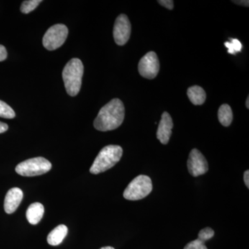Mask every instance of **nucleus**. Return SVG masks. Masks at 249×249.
<instances>
[{"label":"nucleus","mask_w":249,"mask_h":249,"mask_svg":"<svg viewBox=\"0 0 249 249\" xmlns=\"http://www.w3.org/2000/svg\"><path fill=\"white\" fill-rule=\"evenodd\" d=\"M124 107L119 98H114L103 106L93 122L95 128L101 132L114 130L124 122Z\"/></svg>","instance_id":"f257e3e1"},{"label":"nucleus","mask_w":249,"mask_h":249,"mask_svg":"<svg viewBox=\"0 0 249 249\" xmlns=\"http://www.w3.org/2000/svg\"><path fill=\"white\" fill-rule=\"evenodd\" d=\"M84 67L78 58L71 59L67 62L62 71V78L67 93L75 96L79 93L82 85Z\"/></svg>","instance_id":"f03ea898"},{"label":"nucleus","mask_w":249,"mask_h":249,"mask_svg":"<svg viewBox=\"0 0 249 249\" xmlns=\"http://www.w3.org/2000/svg\"><path fill=\"white\" fill-rule=\"evenodd\" d=\"M122 155L123 149L119 145H109L103 147L90 168V173L98 175L107 171L121 160Z\"/></svg>","instance_id":"7ed1b4c3"},{"label":"nucleus","mask_w":249,"mask_h":249,"mask_svg":"<svg viewBox=\"0 0 249 249\" xmlns=\"http://www.w3.org/2000/svg\"><path fill=\"white\" fill-rule=\"evenodd\" d=\"M152 188L150 178L147 175H139L129 183L124 191V196L127 200H140L146 197L151 193Z\"/></svg>","instance_id":"20e7f679"},{"label":"nucleus","mask_w":249,"mask_h":249,"mask_svg":"<svg viewBox=\"0 0 249 249\" xmlns=\"http://www.w3.org/2000/svg\"><path fill=\"white\" fill-rule=\"evenodd\" d=\"M52 165L43 157H36L21 162L16 166V171L23 177H35L48 173Z\"/></svg>","instance_id":"39448f33"},{"label":"nucleus","mask_w":249,"mask_h":249,"mask_svg":"<svg viewBox=\"0 0 249 249\" xmlns=\"http://www.w3.org/2000/svg\"><path fill=\"white\" fill-rule=\"evenodd\" d=\"M68 29L65 24L52 26L44 36L42 43L47 50L53 51L61 47L68 36Z\"/></svg>","instance_id":"423d86ee"},{"label":"nucleus","mask_w":249,"mask_h":249,"mask_svg":"<svg viewBox=\"0 0 249 249\" xmlns=\"http://www.w3.org/2000/svg\"><path fill=\"white\" fill-rule=\"evenodd\" d=\"M160 69V61L155 52H148L139 61V73L147 79L155 78L158 74Z\"/></svg>","instance_id":"0eeeda50"},{"label":"nucleus","mask_w":249,"mask_h":249,"mask_svg":"<svg viewBox=\"0 0 249 249\" xmlns=\"http://www.w3.org/2000/svg\"><path fill=\"white\" fill-rule=\"evenodd\" d=\"M188 171L193 177L204 175L209 170V164L202 153L197 149H193L190 152L188 162Z\"/></svg>","instance_id":"6e6552de"},{"label":"nucleus","mask_w":249,"mask_h":249,"mask_svg":"<svg viewBox=\"0 0 249 249\" xmlns=\"http://www.w3.org/2000/svg\"><path fill=\"white\" fill-rule=\"evenodd\" d=\"M131 34V24L128 18L124 14H121L116 18L114 23L113 35L118 45L123 46L127 43Z\"/></svg>","instance_id":"1a4fd4ad"},{"label":"nucleus","mask_w":249,"mask_h":249,"mask_svg":"<svg viewBox=\"0 0 249 249\" xmlns=\"http://www.w3.org/2000/svg\"><path fill=\"white\" fill-rule=\"evenodd\" d=\"M173 127V119L168 112L165 111L161 116L158 129H157V137L162 144L168 143L169 142Z\"/></svg>","instance_id":"9d476101"},{"label":"nucleus","mask_w":249,"mask_h":249,"mask_svg":"<svg viewBox=\"0 0 249 249\" xmlns=\"http://www.w3.org/2000/svg\"><path fill=\"white\" fill-rule=\"evenodd\" d=\"M22 199L23 192L20 188H13L10 189L5 196V212L7 214L14 213L22 202Z\"/></svg>","instance_id":"9b49d317"},{"label":"nucleus","mask_w":249,"mask_h":249,"mask_svg":"<svg viewBox=\"0 0 249 249\" xmlns=\"http://www.w3.org/2000/svg\"><path fill=\"white\" fill-rule=\"evenodd\" d=\"M45 213L43 205L39 202L33 203L29 206L27 211V219L28 222L32 225H36L40 222Z\"/></svg>","instance_id":"f8f14e48"},{"label":"nucleus","mask_w":249,"mask_h":249,"mask_svg":"<svg viewBox=\"0 0 249 249\" xmlns=\"http://www.w3.org/2000/svg\"><path fill=\"white\" fill-rule=\"evenodd\" d=\"M68 232V228L64 224H60L55 227L49 234L47 237V242L52 246H58L62 243Z\"/></svg>","instance_id":"ddd939ff"},{"label":"nucleus","mask_w":249,"mask_h":249,"mask_svg":"<svg viewBox=\"0 0 249 249\" xmlns=\"http://www.w3.org/2000/svg\"><path fill=\"white\" fill-rule=\"evenodd\" d=\"M187 94L191 102L196 106H201L206 101V94L204 89L197 85L188 88Z\"/></svg>","instance_id":"4468645a"},{"label":"nucleus","mask_w":249,"mask_h":249,"mask_svg":"<svg viewBox=\"0 0 249 249\" xmlns=\"http://www.w3.org/2000/svg\"><path fill=\"white\" fill-rule=\"evenodd\" d=\"M232 118V111L231 108L228 104H224L220 106L218 110V119L219 122L224 127H228L231 124Z\"/></svg>","instance_id":"2eb2a0df"},{"label":"nucleus","mask_w":249,"mask_h":249,"mask_svg":"<svg viewBox=\"0 0 249 249\" xmlns=\"http://www.w3.org/2000/svg\"><path fill=\"white\" fill-rule=\"evenodd\" d=\"M16 116V113L9 105L4 101H0V117L4 119H14Z\"/></svg>","instance_id":"dca6fc26"},{"label":"nucleus","mask_w":249,"mask_h":249,"mask_svg":"<svg viewBox=\"0 0 249 249\" xmlns=\"http://www.w3.org/2000/svg\"><path fill=\"white\" fill-rule=\"evenodd\" d=\"M42 2L41 0H28L23 1L21 5L20 11L24 14H28L35 10L39 4Z\"/></svg>","instance_id":"f3484780"},{"label":"nucleus","mask_w":249,"mask_h":249,"mask_svg":"<svg viewBox=\"0 0 249 249\" xmlns=\"http://www.w3.org/2000/svg\"><path fill=\"white\" fill-rule=\"evenodd\" d=\"M231 42H227L224 45L228 49V53L235 55L236 53L241 52L242 49V43L237 39L231 38Z\"/></svg>","instance_id":"a211bd4d"},{"label":"nucleus","mask_w":249,"mask_h":249,"mask_svg":"<svg viewBox=\"0 0 249 249\" xmlns=\"http://www.w3.org/2000/svg\"><path fill=\"white\" fill-rule=\"evenodd\" d=\"M205 241L199 238L189 242L183 249H208L205 245Z\"/></svg>","instance_id":"6ab92c4d"},{"label":"nucleus","mask_w":249,"mask_h":249,"mask_svg":"<svg viewBox=\"0 0 249 249\" xmlns=\"http://www.w3.org/2000/svg\"><path fill=\"white\" fill-rule=\"evenodd\" d=\"M214 235V231L211 228L207 227L199 231L198 237L206 242V241L209 240L210 239L213 237Z\"/></svg>","instance_id":"aec40b11"},{"label":"nucleus","mask_w":249,"mask_h":249,"mask_svg":"<svg viewBox=\"0 0 249 249\" xmlns=\"http://www.w3.org/2000/svg\"><path fill=\"white\" fill-rule=\"evenodd\" d=\"M160 5L164 6L166 9L173 10L174 8V1L173 0H160L158 1Z\"/></svg>","instance_id":"412c9836"},{"label":"nucleus","mask_w":249,"mask_h":249,"mask_svg":"<svg viewBox=\"0 0 249 249\" xmlns=\"http://www.w3.org/2000/svg\"><path fill=\"white\" fill-rule=\"evenodd\" d=\"M7 57V52L4 46L0 45V62L6 60Z\"/></svg>","instance_id":"4be33fe9"},{"label":"nucleus","mask_w":249,"mask_h":249,"mask_svg":"<svg viewBox=\"0 0 249 249\" xmlns=\"http://www.w3.org/2000/svg\"><path fill=\"white\" fill-rule=\"evenodd\" d=\"M8 129H9L8 124L0 121V134L4 133V132H6Z\"/></svg>","instance_id":"5701e85b"},{"label":"nucleus","mask_w":249,"mask_h":249,"mask_svg":"<svg viewBox=\"0 0 249 249\" xmlns=\"http://www.w3.org/2000/svg\"><path fill=\"white\" fill-rule=\"evenodd\" d=\"M244 181H245V185L247 188H249V171L246 170L244 174Z\"/></svg>","instance_id":"b1692460"},{"label":"nucleus","mask_w":249,"mask_h":249,"mask_svg":"<svg viewBox=\"0 0 249 249\" xmlns=\"http://www.w3.org/2000/svg\"><path fill=\"white\" fill-rule=\"evenodd\" d=\"M236 4L242 5V6H249V1L248 0H242V1H232Z\"/></svg>","instance_id":"393cba45"},{"label":"nucleus","mask_w":249,"mask_h":249,"mask_svg":"<svg viewBox=\"0 0 249 249\" xmlns=\"http://www.w3.org/2000/svg\"><path fill=\"white\" fill-rule=\"evenodd\" d=\"M246 106L249 109V97L247 98V102H246Z\"/></svg>","instance_id":"a878e982"},{"label":"nucleus","mask_w":249,"mask_h":249,"mask_svg":"<svg viewBox=\"0 0 249 249\" xmlns=\"http://www.w3.org/2000/svg\"><path fill=\"white\" fill-rule=\"evenodd\" d=\"M100 249H115L113 248V247H102V248H101Z\"/></svg>","instance_id":"bb28decb"}]
</instances>
